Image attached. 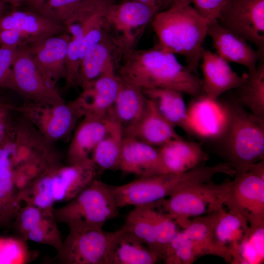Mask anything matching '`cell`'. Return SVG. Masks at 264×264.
<instances>
[{
  "label": "cell",
  "mask_w": 264,
  "mask_h": 264,
  "mask_svg": "<svg viewBox=\"0 0 264 264\" xmlns=\"http://www.w3.org/2000/svg\"><path fill=\"white\" fill-rule=\"evenodd\" d=\"M118 75L141 89L167 88L196 97L203 94L201 80L175 54L157 44L147 49H124Z\"/></svg>",
  "instance_id": "obj_1"
},
{
  "label": "cell",
  "mask_w": 264,
  "mask_h": 264,
  "mask_svg": "<svg viewBox=\"0 0 264 264\" xmlns=\"http://www.w3.org/2000/svg\"><path fill=\"white\" fill-rule=\"evenodd\" d=\"M151 22L158 39L157 44L183 56L186 67L197 73L209 22L190 4H172L157 13Z\"/></svg>",
  "instance_id": "obj_2"
},
{
  "label": "cell",
  "mask_w": 264,
  "mask_h": 264,
  "mask_svg": "<svg viewBox=\"0 0 264 264\" xmlns=\"http://www.w3.org/2000/svg\"><path fill=\"white\" fill-rule=\"evenodd\" d=\"M226 126L221 138L225 163L235 175L247 172L253 164L264 160V120L235 102L225 103Z\"/></svg>",
  "instance_id": "obj_3"
},
{
  "label": "cell",
  "mask_w": 264,
  "mask_h": 264,
  "mask_svg": "<svg viewBox=\"0 0 264 264\" xmlns=\"http://www.w3.org/2000/svg\"><path fill=\"white\" fill-rule=\"evenodd\" d=\"M97 168L91 158L47 170L29 186V202L42 208H52L58 201H69L96 178Z\"/></svg>",
  "instance_id": "obj_4"
},
{
  "label": "cell",
  "mask_w": 264,
  "mask_h": 264,
  "mask_svg": "<svg viewBox=\"0 0 264 264\" xmlns=\"http://www.w3.org/2000/svg\"><path fill=\"white\" fill-rule=\"evenodd\" d=\"M111 185L95 179L66 204L53 208L57 222L67 225L69 230L103 228L119 213Z\"/></svg>",
  "instance_id": "obj_5"
},
{
  "label": "cell",
  "mask_w": 264,
  "mask_h": 264,
  "mask_svg": "<svg viewBox=\"0 0 264 264\" xmlns=\"http://www.w3.org/2000/svg\"><path fill=\"white\" fill-rule=\"evenodd\" d=\"M231 181L220 184L212 181L196 183L182 188L173 193L168 199L159 201L160 208L183 227L189 223L192 217H200L223 208L229 194Z\"/></svg>",
  "instance_id": "obj_6"
},
{
  "label": "cell",
  "mask_w": 264,
  "mask_h": 264,
  "mask_svg": "<svg viewBox=\"0 0 264 264\" xmlns=\"http://www.w3.org/2000/svg\"><path fill=\"white\" fill-rule=\"evenodd\" d=\"M203 180L201 170L196 167L180 174H158L138 177L126 184L112 186L119 208L154 205L176 191Z\"/></svg>",
  "instance_id": "obj_7"
},
{
  "label": "cell",
  "mask_w": 264,
  "mask_h": 264,
  "mask_svg": "<svg viewBox=\"0 0 264 264\" xmlns=\"http://www.w3.org/2000/svg\"><path fill=\"white\" fill-rule=\"evenodd\" d=\"M26 105L20 111L50 144L68 137L85 115L78 97L69 103L54 106Z\"/></svg>",
  "instance_id": "obj_8"
},
{
  "label": "cell",
  "mask_w": 264,
  "mask_h": 264,
  "mask_svg": "<svg viewBox=\"0 0 264 264\" xmlns=\"http://www.w3.org/2000/svg\"><path fill=\"white\" fill-rule=\"evenodd\" d=\"M7 88L30 103L54 106L65 102L56 86L41 74L25 46L17 49Z\"/></svg>",
  "instance_id": "obj_9"
},
{
  "label": "cell",
  "mask_w": 264,
  "mask_h": 264,
  "mask_svg": "<svg viewBox=\"0 0 264 264\" xmlns=\"http://www.w3.org/2000/svg\"><path fill=\"white\" fill-rule=\"evenodd\" d=\"M116 232L103 228L69 230L55 259L63 264H109Z\"/></svg>",
  "instance_id": "obj_10"
},
{
  "label": "cell",
  "mask_w": 264,
  "mask_h": 264,
  "mask_svg": "<svg viewBox=\"0 0 264 264\" xmlns=\"http://www.w3.org/2000/svg\"><path fill=\"white\" fill-rule=\"evenodd\" d=\"M224 28L264 53V0H226L217 20Z\"/></svg>",
  "instance_id": "obj_11"
},
{
  "label": "cell",
  "mask_w": 264,
  "mask_h": 264,
  "mask_svg": "<svg viewBox=\"0 0 264 264\" xmlns=\"http://www.w3.org/2000/svg\"><path fill=\"white\" fill-rule=\"evenodd\" d=\"M243 216L249 226L264 223V178L248 170L235 175L225 203Z\"/></svg>",
  "instance_id": "obj_12"
},
{
  "label": "cell",
  "mask_w": 264,
  "mask_h": 264,
  "mask_svg": "<svg viewBox=\"0 0 264 264\" xmlns=\"http://www.w3.org/2000/svg\"><path fill=\"white\" fill-rule=\"evenodd\" d=\"M71 36L67 32L32 41L25 46L45 79L56 86L66 75V59Z\"/></svg>",
  "instance_id": "obj_13"
},
{
  "label": "cell",
  "mask_w": 264,
  "mask_h": 264,
  "mask_svg": "<svg viewBox=\"0 0 264 264\" xmlns=\"http://www.w3.org/2000/svg\"><path fill=\"white\" fill-rule=\"evenodd\" d=\"M157 12L150 6L133 0H123L111 3L108 8L107 17L110 29L118 33L127 47H133L144 28L152 22Z\"/></svg>",
  "instance_id": "obj_14"
},
{
  "label": "cell",
  "mask_w": 264,
  "mask_h": 264,
  "mask_svg": "<svg viewBox=\"0 0 264 264\" xmlns=\"http://www.w3.org/2000/svg\"><path fill=\"white\" fill-rule=\"evenodd\" d=\"M126 48L121 39L110 34L93 45L81 60L76 85L116 72Z\"/></svg>",
  "instance_id": "obj_15"
},
{
  "label": "cell",
  "mask_w": 264,
  "mask_h": 264,
  "mask_svg": "<svg viewBox=\"0 0 264 264\" xmlns=\"http://www.w3.org/2000/svg\"><path fill=\"white\" fill-rule=\"evenodd\" d=\"M207 33L216 53L227 62L238 64L248 71H253L258 61H262L257 49L244 39L222 27L217 20L209 22Z\"/></svg>",
  "instance_id": "obj_16"
},
{
  "label": "cell",
  "mask_w": 264,
  "mask_h": 264,
  "mask_svg": "<svg viewBox=\"0 0 264 264\" xmlns=\"http://www.w3.org/2000/svg\"><path fill=\"white\" fill-rule=\"evenodd\" d=\"M200 62L203 94L210 99L218 100L222 94L238 87L245 80L246 74L239 75L216 53L204 49Z\"/></svg>",
  "instance_id": "obj_17"
},
{
  "label": "cell",
  "mask_w": 264,
  "mask_h": 264,
  "mask_svg": "<svg viewBox=\"0 0 264 264\" xmlns=\"http://www.w3.org/2000/svg\"><path fill=\"white\" fill-rule=\"evenodd\" d=\"M119 170L137 178L165 174L158 148L125 135Z\"/></svg>",
  "instance_id": "obj_18"
},
{
  "label": "cell",
  "mask_w": 264,
  "mask_h": 264,
  "mask_svg": "<svg viewBox=\"0 0 264 264\" xmlns=\"http://www.w3.org/2000/svg\"><path fill=\"white\" fill-rule=\"evenodd\" d=\"M121 82L116 72L104 75L80 86L78 96L85 115L110 117V112L117 96Z\"/></svg>",
  "instance_id": "obj_19"
},
{
  "label": "cell",
  "mask_w": 264,
  "mask_h": 264,
  "mask_svg": "<svg viewBox=\"0 0 264 264\" xmlns=\"http://www.w3.org/2000/svg\"><path fill=\"white\" fill-rule=\"evenodd\" d=\"M0 15V30L19 31L32 40L66 32L65 25L54 22L39 12L27 8H11Z\"/></svg>",
  "instance_id": "obj_20"
},
{
  "label": "cell",
  "mask_w": 264,
  "mask_h": 264,
  "mask_svg": "<svg viewBox=\"0 0 264 264\" xmlns=\"http://www.w3.org/2000/svg\"><path fill=\"white\" fill-rule=\"evenodd\" d=\"M112 119L85 115L76 126L68 146L67 164L90 157L95 147L107 133Z\"/></svg>",
  "instance_id": "obj_21"
},
{
  "label": "cell",
  "mask_w": 264,
  "mask_h": 264,
  "mask_svg": "<svg viewBox=\"0 0 264 264\" xmlns=\"http://www.w3.org/2000/svg\"><path fill=\"white\" fill-rule=\"evenodd\" d=\"M173 125L162 114L155 103L148 98L145 111L137 123L125 135L132 136L159 148L174 140L182 138Z\"/></svg>",
  "instance_id": "obj_22"
},
{
  "label": "cell",
  "mask_w": 264,
  "mask_h": 264,
  "mask_svg": "<svg viewBox=\"0 0 264 264\" xmlns=\"http://www.w3.org/2000/svg\"><path fill=\"white\" fill-rule=\"evenodd\" d=\"M165 174H180L203 164L209 158L201 145L183 138L158 148Z\"/></svg>",
  "instance_id": "obj_23"
},
{
  "label": "cell",
  "mask_w": 264,
  "mask_h": 264,
  "mask_svg": "<svg viewBox=\"0 0 264 264\" xmlns=\"http://www.w3.org/2000/svg\"><path fill=\"white\" fill-rule=\"evenodd\" d=\"M120 78L119 88L109 116L121 126L125 134L143 115L148 98L140 88Z\"/></svg>",
  "instance_id": "obj_24"
},
{
  "label": "cell",
  "mask_w": 264,
  "mask_h": 264,
  "mask_svg": "<svg viewBox=\"0 0 264 264\" xmlns=\"http://www.w3.org/2000/svg\"><path fill=\"white\" fill-rule=\"evenodd\" d=\"M16 165L10 146L0 147V224L14 220L22 203L14 182Z\"/></svg>",
  "instance_id": "obj_25"
},
{
  "label": "cell",
  "mask_w": 264,
  "mask_h": 264,
  "mask_svg": "<svg viewBox=\"0 0 264 264\" xmlns=\"http://www.w3.org/2000/svg\"><path fill=\"white\" fill-rule=\"evenodd\" d=\"M247 219L240 213L228 211L223 208L215 213L212 235L215 246L221 257L232 262L231 251L238 246L249 225Z\"/></svg>",
  "instance_id": "obj_26"
},
{
  "label": "cell",
  "mask_w": 264,
  "mask_h": 264,
  "mask_svg": "<svg viewBox=\"0 0 264 264\" xmlns=\"http://www.w3.org/2000/svg\"><path fill=\"white\" fill-rule=\"evenodd\" d=\"M53 208H32L21 226L20 234L25 241L49 245L58 252L63 241L53 215Z\"/></svg>",
  "instance_id": "obj_27"
},
{
  "label": "cell",
  "mask_w": 264,
  "mask_h": 264,
  "mask_svg": "<svg viewBox=\"0 0 264 264\" xmlns=\"http://www.w3.org/2000/svg\"><path fill=\"white\" fill-rule=\"evenodd\" d=\"M142 90L145 96L155 103L160 112L173 125L179 127L189 135L196 136L189 116L183 93L167 88Z\"/></svg>",
  "instance_id": "obj_28"
},
{
  "label": "cell",
  "mask_w": 264,
  "mask_h": 264,
  "mask_svg": "<svg viewBox=\"0 0 264 264\" xmlns=\"http://www.w3.org/2000/svg\"><path fill=\"white\" fill-rule=\"evenodd\" d=\"M159 256L122 227L117 230L109 256V264H154Z\"/></svg>",
  "instance_id": "obj_29"
},
{
  "label": "cell",
  "mask_w": 264,
  "mask_h": 264,
  "mask_svg": "<svg viewBox=\"0 0 264 264\" xmlns=\"http://www.w3.org/2000/svg\"><path fill=\"white\" fill-rule=\"evenodd\" d=\"M233 89L236 91L234 102L264 120V64L262 61L255 70L248 71L244 81Z\"/></svg>",
  "instance_id": "obj_30"
},
{
  "label": "cell",
  "mask_w": 264,
  "mask_h": 264,
  "mask_svg": "<svg viewBox=\"0 0 264 264\" xmlns=\"http://www.w3.org/2000/svg\"><path fill=\"white\" fill-rule=\"evenodd\" d=\"M124 136L122 128L113 120L107 133L90 156L97 169L119 170Z\"/></svg>",
  "instance_id": "obj_31"
},
{
  "label": "cell",
  "mask_w": 264,
  "mask_h": 264,
  "mask_svg": "<svg viewBox=\"0 0 264 264\" xmlns=\"http://www.w3.org/2000/svg\"><path fill=\"white\" fill-rule=\"evenodd\" d=\"M159 257L151 215V205L135 206L128 214L122 227Z\"/></svg>",
  "instance_id": "obj_32"
},
{
  "label": "cell",
  "mask_w": 264,
  "mask_h": 264,
  "mask_svg": "<svg viewBox=\"0 0 264 264\" xmlns=\"http://www.w3.org/2000/svg\"><path fill=\"white\" fill-rule=\"evenodd\" d=\"M234 264H260L264 260V223L249 226L232 252Z\"/></svg>",
  "instance_id": "obj_33"
},
{
  "label": "cell",
  "mask_w": 264,
  "mask_h": 264,
  "mask_svg": "<svg viewBox=\"0 0 264 264\" xmlns=\"http://www.w3.org/2000/svg\"><path fill=\"white\" fill-rule=\"evenodd\" d=\"M150 205L155 240L160 258L163 259L170 243L178 231L174 220L163 212L155 210L154 205Z\"/></svg>",
  "instance_id": "obj_34"
},
{
  "label": "cell",
  "mask_w": 264,
  "mask_h": 264,
  "mask_svg": "<svg viewBox=\"0 0 264 264\" xmlns=\"http://www.w3.org/2000/svg\"><path fill=\"white\" fill-rule=\"evenodd\" d=\"M86 0H45L39 12L49 20L64 25Z\"/></svg>",
  "instance_id": "obj_35"
},
{
  "label": "cell",
  "mask_w": 264,
  "mask_h": 264,
  "mask_svg": "<svg viewBox=\"0 0 264 264\" xmlns=\"http://www.w3.org/2000/svg\"><path fill=\"white\" fill-rule=\"evenodd\" d=\"M30 254L22 238H0V264H23L29 261Z\"/></svg>",
  "instance_id": "obj_36"
},
{
  "label": "cell",
  "mask_w": 264,
  "mask_h": 264,
  "mask_svg": "<svg viewBox=\"0 0 264 264\" xmlns=\"http://www.w3.org/2000/svg\"><path fill=\"white\" fill-rule=\"evenodd\" d=\"M198 256L193 242L185 235L177 248L164 260L168 264H191Z\"/></svg>",
  "instance_id": "obj_37"
},
{
  "label": "cell",
  "mask_w": 264,
  "mask_h": 264,
  "mask_svg": "<svg viewBox=\"0 0 264 264\" xmlns=\"http://www.w3.org/2000/svg\"><path fill=\"white\" fill-rule=\"evenodd\" d=\"M17 48L0 46V88H7Z\"/></svg>",
  "instance_id": "obj_38"
},
{
  "label": "cell",
  "mask_w": 264,
  "mask_h": 264,
  "mask_svg": "<svg viewBox=\"0 0 264 264\" xmlns=\"http://www.w3.org/2000/svg\"><path fill=\"white\" fill-rule=\"evenodd\" d=\"M196 10L209 22L217 20L226 0H191Z\"/></svg>",
  "instance_id": "obj_39"
},
{
  "label": "cell",
  "mask_w": 264,
  "mask_h": 264,
  "mask_svg": "<svg viewBox=\"0 0 264 264\" xmlns=\"http://www.w3.org/2000/svg\"><path fill=\"white\" fill-rule=\"evenodd\" d=\"M32 42L27 35L16 30H0V46L17 48Z\"/></svg>",
  "instance_id": "obj_40"
},
{
  "label": "cell",
  "mask_w": 264,
  "mask_h": 264,
  "mask_svg": "<svg viewBox=\"0 0 264 264\" xmlns=\"http://www.w3.org/2000/svg\"><path fill=\"white\" fill-rule=\"evenodd\" d=\"M45 0H0L4 5L11 8H27L39 12Z\"/></svg>",
  "instance_id": "obj_41"
},
{
  "label": "cell",
  "mask_w": 264,
  "mask_h": 264,
  "mask_svg": "<svg viewBox=\"0 0 264 264\" xmlns=\"http://www.w3.org/2000/svg\"><path fill=\"white\" fill-rule=\"evenodd\" d=\"M144 3L154 9L157 13L169 8L172 4L171 0H133Z\"/></svg>",
  "instance_id": "obj_42"
},
{
  "label": "cell",
  "mask_w": 264,
  "mask_h": 264,
  "mask_svg": "<svg viewBox=\"0 0 264 264\" xmlns=\"http://www.w3.org/2000/svg\"><path fill=\"white\" fill-rule=\"evenodd\" d=\"M172 4H191V0H171Z\"/></svg>",
  "instance_id": "obj_43"
},
{
  "label": "cell",
  "mask_w": 264,
  "mask_h": 264,
  "mask_svg": "<svg viewBox=\"0 0 264 264\" xmlns=\"http://www.w3.org/2000/svg\"><path fill=\"white\" fill-rule=\"evenodd\" d=\"M5 5L0 2V15L3 12L5 9Z\"/></svg>",
  "instance_id": "obj_44"
},
{
  "label": "cell",
  "mask_w": 264,
  "mask_h": 264,
  "mask_svg": "<svg viewBox=\"0 0 264 264\" xmlns=\"http://www.w3.org/2000/svg\"><path fill=\"white\" fill-rule=\"evenodd\" d=\"M103 0L104 1L107 2H109V3H114V0Z\"/></svg>",
  "instance_id": "obj_45"
}]
</instances>
